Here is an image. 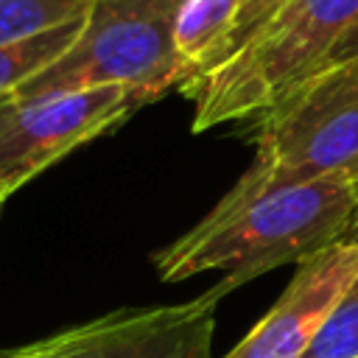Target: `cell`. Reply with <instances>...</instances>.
Here are the masks:
<instances>
[{"instance_id":"9","label":"cell","mask_w":358,"mask_h":358,"mask_svg":"<svg viewBox=\"0 0 358 358\" xmlns=\"http://www.w3.org/2000/svg\"><path fill=\"white\" fill-rule=\"evenodd\" d=\"M84 17H87V11L64 25H56L50 31H42L36 36H28L22 42L0 48V101L11 98L28 78H34L45 67H50L81 34Z\"/></svg>"},{"instance_id":"10","label":"cell","mask_w":358,"mask_h":358,"mask_svg":"<svg viewBox=\"0 0 358 358\" xmlns=\"http://www.w3.org/2000/svg\"><path fill=\"white\" fill-rule=\"evenodd\" d=\"M87 8L81 0H0V48L64 25Z\"/></svg>"},{"instance_id":"3","label":"cell","mask_w":358,"mask_h":358,"mask_svg":"<svg viewBox=\"0 0 358 358\" xmlns=\"http://www.w3.org/2000/svg\"><path fill=\"white\" fill-rule=\"evenodd\" d=\"M358 176V59L322 67L257 115L255 157L235 193Z\"/></svg>"},{"instance_id":"7","label":"cell","mask_w":358,"mask_h":358,"mask_svg":"<svg viewBox=\"0 0 358 358\" xmlns=\"http://www.w3.org/2000/svg\"><path fill=\"white\" fill-rule=\"evenodd\" d=\"M358 277V238H341L296 263L274 308L224 358H302Z\"/></svg>"},{"instance_id":"12","label":"cell","mask_w":358,"mask_h":358,"mask_svg":"<svg viewBox=\"0 0 358 358\" xmlns=\"http://www.w3.org/2000/svg\"><path fill=\"white\" fill-rule=\"evenodd\" d=\"M358 59V22L333 45V50L324 56V62L316 67V70H322V67H330V64H344V62H355ZM313 70V73H316Z\"/></svg>"},{"instance_id":"15","label":"cell","mask_w":358,"mask_h":358,"mask_svg":"<svg viewBox=\"0 0 358 358\" xmlns=\"http://www.w3.org/2000/svg\"><path fill=\"white\" fill-rule=\"evenodd\" d=\"M0 207H3V201H0Z\"/></svg>"},{"instance_id":"13","label":"cell","mask_w":358,"mask_h":358,"mask_svg":"<svg viewBox=\"0 0 358 358\" xmlns=\"http://www.w3.org/2000/svg\"><path fill=\"white\" fill-rule=\"evenodd\" d=\"M352 187H355V210H352V218H350V227H347L344 238H358V176L352 179Z\"/></svg>"},{"instance_id":"8","label":"cell","mask_w":358,"mask_h":358,"mask_svg":"<svg viewBox=\"0 0 358 358\" xmlns=\"http://www.w3.org/2000/svg\"><path fill=\"white\" fill-rule=\"evenodd\" d=\"M280 3L282 0H182L171 28L179 90L187 92L218 70Z\"/></svg>"},{"instance_id":"1","label":"cell","mask_w":358,"mask_h":358,"mask_svg":"<svg viewBox=\"0 0 358 358\" xmlns=\"http://www.w3.org/2000/svg\"><path fill=\"white\" fill-rule=\"evenodd\" d=\"M355 210L352 179H313L257 193L227 190L185 235L154 255L162 282L224 271V294L341 241Z\"/></svg>"},{"instance_id":"14","label":"cell","mask_w":358,"mask_h":358,"mask_svg":"<svg viewBox=\"0 0 358 358\" xmlns=\"http://www.w3.org/2000/svg\"><path fill=\"white\" fill-rule=\"evenodd\" d=\"M81 3H95V0H81Z\"/></svg>"},{"instance_id":"4","label":"cell","mask_w":358,"mask_h":358,"mask_svg":"<svg viewBox=\"0 0 358 358\" xmlns=\"http://www.w3.org/2000/svg\"><path fill=\"white\" fill-rule=\"evenodd\" d=\"M182 0H95L76 42L11 98L126 87L148 101L179 90L171 28Z\"/></svg>"},{"instance_id":"2","label":"cell","mask_w":358,"mask_h":358,"mask_svg":"<svg viewBox=\"0 0 358 358\" xmlns=\"http://www.w3.org/2000/svg\"><path fill=\"white\" fill-rule=\"evenodd\" d=\"M355 22L358 0H282L218 70L185 92L193 98V131L266 112L310 76Z\"/></svg>"},{"instance_id":"5","label":"cell","mask_w":358,"mask_h":358,"mask_svg":"<svg viewBox=\"0 0 358 358\" xmlns=\"http://www.w3.org/2000/svg\"><path fill=\"white\" fill-rule=\"evenodd\" d=\"M143 103L151 101L126 87L0 101V201L81 143L120 126Z\"/></svg>"},{"instance_id":"6","label":"cell","mask_w":358,"mask_h":358,"mask_svg":"<svg viewBox=\"0 0 358 358\" xmlns=\"http://www.w3.org/2000/svg\"><path fill=\"white\" fill-rule=\"evenodd\" d=\"M227 294L210 291L151 308H123L22 347L31 358H210L215 310Z\"/></svg>"},{"instance_id":"11","label":"cell","mask_w":358,"mask_h":358,"mask_svg":"<svg viewBox=\"0 0 358 358\" xmlns=\"http://www.w3.org/2000/svg\"><path fill=\"white\" fill-rule=\"evenodd\" d=\"M302 358H358V277L338 299Z\"/></svg>"}]
</instances>
